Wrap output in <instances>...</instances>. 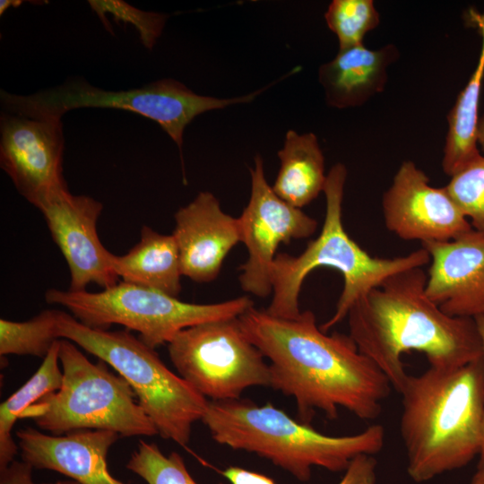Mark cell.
<instances>
[{
  "mask_svg": "<svg viewBox=\"0 0 484 484\" xmlns=\"http://www.w3.org/2000/svg\"><path fill=\"white\" fill-rule=\"evenodd\" d=\"M385 227L420 243L453 240L472 227L446 187H434L411 160L403 161L382 199Z\"/></svg>",
  "mask_w": 484,
  "mask_h": 484,
  "instance_id": "obj_13",
  "label": "cell"
},
{
  "mask_svg": "<svg viewBox=\"0 0 484 484\" xmlns=\"http://www.w3.org/2000/svg\"><path fill=\"white\" fill-rule=\"evenodd\" d=\"M477 137L478 145L484 151V113L479 119Z\"/></svg>",
  "mask_w": 484,
  "mask_h": 484,
  "instance_id": "obj_31",
  "label": "cell"
},
{
  "mask_svg": "<svg viewBox=\"0 0 484 484\" xmlns=\"http://www.w3.org/2000/svg\"><path fill=\"white\" fill-rule=\"evenodd\" d=\"M64 148L61 119L1 114V169L36 208L50 195L68 190L63 175Z\"/></svg>",
  "mask_w": 484,
  "mask_h": 484,
  "instance_id": "obj_12",
  "label": "cell"
},
{
  "mask_svg": "<svg viewBox=\"0 0 484 484\" xmlns=\"http://www.w3.org/2000/svg\"><path fill=\"white\" fill-rule=\"evenodd\" d=\"M346 177L347 169L342 163L333 166L326 175L323 191L326 209L319 236L297 256L277 254L271 268L272 298L265 309L270 315L288 319L297 317L301 313L298 300L305 279L317 267H330L342 275L343 288L334 313L320 326L327 333L347 317L356 301L390 276L430 262L423 247L394 258L375 257L360 247L342 223Z\"/></svg>",
  "mask_w": 484,
  "mask_h": 484,
  "instance_id": "obj_5",
  "label": "cell"
},
{
  "mask_svg": "<svg viewBox=\"0 0 484 484\" xmlns=\"http://www.w3.org/2000/svg\"><path fill=\"white\" fill-rule=\"evenodd\" d=\"M202 421L218 444L255 454L300 481L310 480L313 467L344 471L356 457L379 453L385 436L379 424L354 435L327 436L270 402L241 398L209 402Z\"/></svg>",
  "mask_w": 484,
  "mask_h": 484,
  "instance_id": "obj_4",
  "label": "cell"
},
{
  "mask_svg": "<svg viewBox=\"0 0 484 484\" xmlns=\"http://www.w3.org/2000/svg\"><path fill=\"white\" fill-rule=\"evenodd\" d=\"M59 361L60 388L26 409L20 419H31L54 436L84 429L111 430L125 437L158 435L130 385L107 363L91 362L65 339L60 340Z\"/></svg>",
  "mask_w": 484,
  "mask_h": 484,
  "instance_id": "obj_7",
  "label": "cell"
},
{
  "mask_svg": "<svg viewBox=\"0 0 484 484\" xmlns=\"http://www.w3.org/2000/svg\"><path fill=\"white\" fill-rule=\"evenodd\" d=\"M400 433L409 477L417 483L479 456L484 423V356L456 368L429 367L408 376Z\"/></svg>",
  "mask_w": 484,
  "mask_h": 484,
  "instance_id": "obj_3",
  "label": "cell"
},
{
  "mask_svg": "<svg viewBox=\"0 0 484 484\" xmlns=\"http://www.w3.org/2000/svg\"><path fill=\"white\" fill-rule=\"evenodd\" d=\"M471 484H484V463L478 466V469L471 480Z\"/></svg>",
  "mask_w": 484,
  "mask_h": 484,
  "instance_id": "obj_32",
  "label": "cell"
},
{
  "mask_svg": "<svg viewBox=\"0 0 484 484\" xmlns=\"http://www.w3.org/2000/svg\"><path fill=\"white\" fill-rule=\"evenodd\" d=\"M376 467L374 455H359L350 463L337 484H376ZM220 474L230 484H276L264 474L237 466H229Z\"/></svg>",
  "mask_w": 484,
  "mask_h": 484,
  "instance_id": "obj_28",
  "label": "cell"
},
{
  "mask_svg": "<svg viewBox=\"0 0 484 484\" xmlns=\"http://www.w3.org/2000/svg\"><path fill=\"white\" fill-rule=\"evenodd\" d=\"M33 467L28 462L13 461L7 467L0 470V484H36L32 479ZM43 484H80L73 480H59Z\"/></svg>",
  "mask_w": 484,
  "mask_h": 484,
  "instance_id": "obj_29",
  "label": "cell"
},
{
  "mask_svg": "<svg viewBox=\"0 0 484 484\" xmlns=\"http://www.w3.org/2000/svg\"><path fill=\"white\" fill-rule=\"evenodd\" d=\"M324 19L338 39L339 49L362 45L367 33L380 22L372 0H333L324 13Z\"/></svg>",
  "mask_w": 484,
  "mask_h": 484,
  "instance_id": "obj_24",
  "label": "cell"
},
{
  "mask_svg": "<svg viewBox=\"0 0 484 484\" xmlns=\"http://www.w3.org/2000/svg\"><path fill=\"white\" fill-rule=\"evenodd\" d=\"M430 256L425 291L450 316L484 315V236L474 229L445 242L422 243Z\"/></svg>",
  "mask_w": 484,
  "mask_h": 484,
  "instance_id": "obj_15",
  "label": "cell"
},
{
  "mask_svg": "<svg viewBox=\"0 0 484 484\" xmlns=\"http://www.w3.org/2000/svg\"><path fill=\"white\" fill-rule=\"evenodd\" d=\"M15 434L22 461L33 468L59 472L80 484H125L108 469V453L120 437L117 432L84 429L54 436L27 427Z\"/></svg>",
  "mask_w": 484,
  "mask_h": 484,
  "instance_id": "obj_17",
  "label": "cell"
},
{
  "mask_svg": "<svg viewBox=\"0 0 484 484\" xmlns=\"http://www.w3.org/2000/svg\"><path fill=\"white\" fill-rule=\"evenodd\" d=\"M59 310L48 309L30 320L16 322L0 319V355H30L44 359L60 340Z\"/></svg>",
  "mask_w": 484,
  "mask_h": 484,
  "instance_id": "obj_23",
  "label": "cell"
},
{
  "mask_svg": "<svg viewBox=\"0 0 484 484\" xmlns=\"http://www.w3.org/2000/svg\"><path fill=\"white\" fill-rule=\"evenodd\" d=\"M481 35V48L474 72L460 92L447 117L448 130L442 160L449 177L462 170L481 154L478 145L479 103L484 77V14L471 12Z\"/></svg>",
  "mask_w": 484,
  "mask_h": 484,
  "instance_id": "obj_21",
  "label": "cell"
},
{
  "mask_svg": "<svg viewBox=\"0 0 484 484\" xmlns=\"http://www.w3.org/2000/svg\"><path fill=\"white\" fill-rule=\"evenodd\" d=\"M445 187L472 229L484 236V156L451 177Z\"/></svg>",
  "mask_w": 484,
  "mask_h": 484,
  "instance_id": "obj_26",
  "label": "cell"
},
{
  "mask_svg": "<svg viewBox=\"0 0 484 484\" xmlns=\"http://www.w3.org/2000/svg\"><path fill=\"white\" fill-rule=\"evenodd\" d=\"M278 157L281 167L272 187L283 201L301 209L324 191V158L315 134L289 130Z\"/></svg>",
  "mask_w": 484,
  "mask_h": 484,
  "instance_id": "obj_20",
  "label": "cell"
},
{
  "mask_svg": "<svg viewBox=\"0 0 484 484\" xmlns=\"http://www.w3.org/2000/svg\"><path fill=\"white\" fill-rule=\"evenodd\" d=\"M89 4L102 22L110 15L116 22L132 24L148 49H151L160 37L168 17L163 13L139 10L121 0H91Z\"/></svg>",
  "mask_w": 484,
  "mask_h": 484,
  "instance_id": "obj_27",
  "label": "cell"
},
{
  "mask_svg": "<svg viewBox=\"0 0 484 484\" xmlns=\"http://www.w3.org/2000/svg\"><path fill=\"white\" fill-rule=\"evenodd\" d=\"M397 56L393 45L369 49L362 44L339 49L336 56L322 65L318 72L326 103L337 108L366 103L384 90L387 69Z\"/></svg>",
  "mask_w": 484,
  "mask_h": 484,
  "instance_id": "obj_18",
  "label": "cell"
},
{
  "mask_svg": "<svg viewBox=\"0 0 484 484\" xmlns=\"http://www.w3.org/2000/svg\"><path fill=\"white\" fill-rule=\"evenodd\" d=\"M45 300L65 307L89 327L108 330L112 324H120L136 331L152 349L168 344L183 329L238 318L254 306L246 296L213 304L188 303L125 281L99 292L50 289L45 292Z\"/></svg>",
  "mask_w": 484,
  "mask_h": 484,
  "instance_id": "obj_9",
  "label": "cell"
},
{
  "mask_svg": "<svg viewBox=\"0 0 484 484\" xmlns=\"http://www.w3.org/2000/svg\"><path fill=\"white\" fill-rule=\"evenodd\" d=\"M22 1L20 0H1L0 1V14L2 15L10 7L19 6Z\"/></svg>",
  "mask_w": 484,
  "mask_h": 484,
  "instance_id": "obj_33",
  "label": "cell"
},
{
  "mask_svg": "<svg viewBox=\"0 0 484 484\" xmlns=\"http://www.w3.org/2000/svg\"><path fill=\"white\" fill-rule=\"evenodd\" d=\"M113 267L122 281L177 298L181 291L180 257L172 234L143 226L139 242L126 254L114 255Z\"/></svg>",
  "mask_w": 484,
  "mask_h": 484,
  "instance_id": "obj_19",
  "label": "cell"
},
{
  "mask_svg": "<svg viewBox=\"0 0 484 484\" xmlns=\"http://www.w3.org/2000/svg\"><path fill=\"white\" fill-rule=\"evenodd\" d=\"M238 321L246 337L270 360V387L295 400L304 423L315 411L334 419L340 408L364 420L380 416L391 383L349 334H326L310 310L288 319L253 306Z\"/></svg>",
  "mask_w": 484,
  "mask_h": 484,
  "instance_id": "obj_1",
  "label": "cell"
},
{
  "mask_svg": "<svg viewBox=\"0 0 484 484\" xmlns=\"http://www.w3.org/2000/svg\"><path fill=\"white\" fill-rule=\"evenodd\" d=\"M179 376L212 401L236 400L253 386H270V367L246 337L238 317L180 331L169 343Z\"/></svg>",
  "mask_w": 484,
  "mask_h": 484,
  "instance_id": "obj_10",
  "label": "cell"
},
{
  "mask_svg": "<svg viewBox=\"0 0 484 484\" xmlns=\"http://www.w3.org/2000/svg\"><path fill=\"white\" fill-rule=\"evenodd\" d=\"M126 468L148 484H198L186 469L182 456L165 455L155 443L140 440Z\"/></svg>",
  "mask_w": 484,
  "mask_h": 484,
  "instance_id": "obj_25",
  "label": "cell"
},
{
  "mask_svg": "<svg viewBox=\"0 0 484 484\" xmlns=\"http://www.w3.org/2000/svg\"><path fill=\"white\" fill-rule=\"evenodd\" d=\"M57 324L60 339L96 356L130 385L158 435L181 446L188 444L193 425L203 419L209 401L173 373L155 349L128 330L91 328L61 310Z\"/></svg>",
  "mask_w": 484,
  "mask_h": 484,
  "instance_id": "obj_6",
  "label": "cell"
},
{
  "mask_svg": "<svg viewBox=\"0 0 484 484\" xmlns=\"http://www.w3.org/2000/svg\"><path fill=\"white\" fill-rule=\"evenodd\" d=\"M422 267L390 276L356 301L348 315L349 335L400 393L408 378L402 357L425 354L429 367L456 368L484 356L474 318L444 313L425 291Z\"/></svg>",
  "mask_w": 484,
  "mask_h": 484,
  "instance_id": "obj_2",
  "label": "cell"
},
{
  "mask_svg": "<svg viewBox=\"0 0 484 484\" xmlns=\"http://www.w3.org/2000/svg\"><path fill=\"white\" fill-rule=\"evenodd\" d=\"M250 175V199L238 218L240 242L247 250L238 280L245 291L265 298L272 292L271 268L280 244L310 237L317 229V221L274 193L265 178L259 154L255 157Z\"/></svg>",
  "mask_w": 484,
  "mask_h": 484,
  "instance_id": "obj_11",
  "label": "cell"
},
{
  "mask_svg": "<svg viewBox=\"0 0 484 484\" xmlns=\"http://www.w3.org/2000/svg\"><path fill=\"white\" fill-rule=\"evenodd\" d=\"M175 238L182 275L195 282H210L220 272L224 259L240 242L238 219L224 212L210 192L196 197L175 213Z\"/></svg>",
  "mask_w": 484,
  "mask_h": 484,
  "instance_id": "obj_16",
  "label": "cell"
},
{
  "mask_svg": "<svg viewBox=\"0 0 484 484\" xmlns=\"http://www.w3.org/2000/svg\"><path fill=\"white\" fill-rule=\"evenodd\" d=\"M480 335L481 337L483 348H484V315H480L474 318ZM479 465H481L484 463V423H483V433H482V443H481V449L479 454Z\"/></svg>",
  "mask_w": 484,
  "mask_h": 484,
  "instance_id": "obj_30",
  "label": "cell"
},
{
  "mask_svg": "<svg viewBox=\"0 0 484 484\" xmlns=\"http://www.w3.org/2000/svg\"><path fill=\"white\" fill-rule=\"evenodd\" d=\"M37 208L67 263L69 290H86L91 283L108 289L119 282L113 267L114 254L102 245L97 230L103 210L100 202L73 195L68 189L50 195Z\"/></svg>",
  "mask_w": 484,
  "mask_h": 484,
  "instance_id": "obj_14",
  "label": "cell"
},
{
  "mask_svg": "<svg viewBox=\"0 0 484 484\" xmlns=\"http://www.w3.org/2000/svg\"><path fill=\"white\" fill-rule=\"evenodd\" d=\"M247 95L220 99L194 93L184 83L166 78L143 87L107 91L85 81H69L30 95H17L2 90L0 101L4 112L33 118H56L74 108H117L139 114L155 121L181 151L184 131L194 118L204 112L253 101Z\"/></svg>",
  "mask_w": 484,
  "mask_h": 484,
  "instance_id": "obj_8",
  "label": "cell"
},
{
  "mask_svg": "<svg viewBox=\"0 0 484 484\" xmlns=\"http://www.w3.org/2000/svg\"><path fill=\"white\" fill-rule=\"evenodd\" d=\"M60 340L54 343L33 376L0 405V470L14 461L19 450L12 436L16 420L26 409L61 386Z\"/></svg>",
  "mask_w": 484,
  "mask_h": 484,
  "instance_id": "obj_22",
  "label": "cell"
}]
</instances>
